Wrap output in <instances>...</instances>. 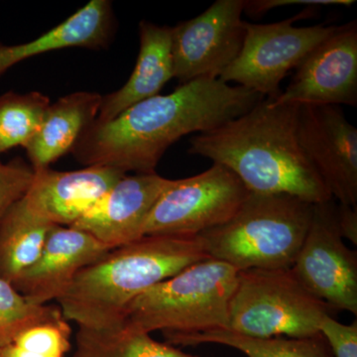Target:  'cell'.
<instances>
[{
    "mask_svg": "<svg viewBox=\"0 0 357 357\" xmlns=\"http://www.w3.org/2000/svg\"><path fill=\"white\" fill-rule=\"evenodd\" d=\"M263 96L220 79H199L155 96L109 121H95L70 153L86 167L155 173L167 149L188 134L204 133L241 116Z\"/></svg>",
    "mask_w": 357,
    "mask_h": 357,
    "instance_id": "6da1fadb",
    "label": "cell"
},
{
    "mask_svg": "<svg viewBox=\"0 0 357 357\" xmlns=\"http://www.w3.org/2000/svg\"><path fill=\"white\" fill-rule=\"evenodd\" d=\"M300 105L264 98L248 112L190 141L188 153L236 174L253 194H287L312 204L332 195L301 147Z\"/></svg>",
    "mask_w": 357,
    "mask_h": 357,
    "instance_id": "7a4b0ae2",
    "label": "cell"
},
{
    "mask_svg": "<svg viewBox=\"0 0 357 357\" xmlns=\"http://www.w3.org/2000/svg\"><path fill=\"white\" fill-rule=\"evenodd\" d=\"M208 258L199 236H144L112 249L79 271L58 300L61 312L79 328L121 325L129 305L141 294Z\"/></svg>",
    "mask_w": 357,
    "mask_h": 357,
    "instance_id": "3957f363",
    "label": "cell"
},
{
    "mask_svg": "<svg viewBox=\"0 0 357 357\" xmlns=\"http://www.w3.org/2000/svg\"><path fill=\"white\" fill-rule=\"evenodd\" d=\"M314 204L287 194H253L236 215L199 234L206 255L237 271L288 269L307 236Z\"/></svg>",
    "mask_w": 357,
    "mask_h": 357,
    "instance_id": "277c9868",
    "label": "cell"
},
{
    "mask_svg": "<svg viewBox=\"0 0 357 357\" xmlns=\"http://www.w3.org/2000/svg\"><path fill=\"white\" fill-rule=\"evenodd\" d=\"M238 271L208 258L141 294L129 305L126 321L166 340L229 328V304Z\"/></svg>",
    "mask_w": 357,
    "mask_h": 357,
    "instance_id": "5b68a950",
    "label": "cell"
},
{
    "mask_svg": "<svg viewBox=\"0 0 357 357\" xmlns=\"http://www.w3.org/2000/svg\"><path fill=\"white\" fill-rule=\"evenodd\" d=\"M330 311L291 268L245 270L237 274L227 330L258 338L314 337Z\"/></svg>",
    "mask_w": 357,
    "mask_h": 357,
    "instance_id": "8992f818",
    "label": "cell"
},
{
    "mask_svg": "<svg viewBox=\"0 0 357 357\" xmlns=\"http://www.w3.org/2000/svg\"><path fill=\"white\" fill-rule=\"evenodd\" d=\"M248 194L236 174L213 163L199 175L174 180L154 204L144 236H198L229 222Z\"/></svg>",
    "mask_w": 357,
    "mask_h": 357,
    "instance_id": "52a82bcc",
    "label": "cell"
},
{
    "mask_svg": "<svg viewBox=\"0 0 357 357\" xmlns=\"http://www.w3.org/2000/svg\"><path fill=\"white\" fill-rule=\"evenodd\" d=\"M312 15L307 9L270 24L246 23L243 48L220 79L251 89L263 98H277L282 91L281 82L290 70L296 69L314 47L337 30L335 25L294 26L296 21Z\"/></svg>",
    "mask_w": 357,
    "mask_h": 357,
    "instance_id": "ba28073f",
    "label": "cell"
},
{
    "mask_svg": "<svg viewBox=\"0 0 357 357\" xmlns=\"http://www.w3.org/2000/svg\"><path fill=\"white\" fill-rule=\"evenodd\" d=\"M335 208L333 199L314 204L311 225L291 269L331 309L357 314V253L338 232Z\"/></svg>",
    "mask_w": 357,
    "mask_h": 357,
    "instance_id": "9c48e42d",
    "label": "cell"
},
{
    "mask_svg": "<svg viewBox=\"0 0 357 357\" xmlns=\"http://www.w3.org/2000/svg\"><path fill=\"white\" fill-rule=\"evenodd\" d=\"M244 0H218L192 20L172 27L174 77L181 84L220 79L245 38Z\"/></svg>",
    "mask_w": 357,
    "mask_h": 357,
    "instance_id": "30bf717a",
    "label": "cell"
},
{
    "mask_svg": "<svg viewBox=\"0 0 357 357\" xmlns=\"http://www.w3.org/2000/svg\"><path fill=\"white\" fill-rule=\"evenodd\" d=\"M298 139L338 204L357 206V129L338 105H300Z\"/></svg>",
    "mask_w": 357,
    "mask_h": 357,
    "instance_id": "8fae6325",
    "label": "cell"
},
{
    "mask_svg": "<svg viewBox=\"0 0 357 357\" xmlns=\"http://www.w3.org/2000/svg\"><path fill=\"white\" fill-rule=\"evenodd\" d=\"M277 103L357 105V22L337 26L296 67Z\"/></svg>",
    "mask_w": 357,
    "mask_h": 357,
    "instance_id": "7c38bea8",
    "label": "cell"
},
{
    "mask_svg": "<svg viewBox=\"0 0 357 357\" xmlns=\"http://www.w3.org/2000/svg\"><path fill=\"white\" fill-rule=\"evenodd\" d=\"M173 182L156 173L126 175L70 227L109 249L138 241L154 204Z\"/></svg>",
    "mask_w": 357,
    "mask_h": 357,
    "instance_id": "4fadbf2b",
    "label": "cell"
},
{
    "mask_svg": "<svg viewBox=\"0 0 357 357\" xmlns=\"http://www.w3.org/2000/svg\"><path fill=\"white\" fill-rule=\"evenodd\" d=\"M109 250L88 232L56 225L38 259L13 285L32 304L44 306L60 299L79 271Z\"/></svg>",
    "mask_w": 357,
    "mask_h": 357,
    "instance_id": "5bb4252c",
    "label": "cell"
},
{
    "mask_svg": "<svg viewBox=\"0 0 357 357\" xmlns=\"http://www.w3.org/2000/svg\"><path fill=\"white\" fill-rule=\"evenodd\" d=\"M126 174L89 166L77 171H34L24 199L37 215L58 227H72Z\"/></svg>",
    "mask_w": 357,
    "mask_h": 357,
    "instance_id": "9a60e30c",
    "label": "cell"
},
{
    "mask_svg": "<svg viewBox=\"0 0 357 357\" xmlns=\"http://www.w3.org/2000/svg\"><path fill=\"white\" fill-rule=\"evenodd\" d=\"M139 41L132 74L119 91L102 96L96 121H109L136 103L158 96L173 79L172 27L141 21Z\"/></svg>",
    "mask_w": 357,
    "mask_h": 357,
    "instance_id": "2e32d148",
    "label": "cell"
},
{
    "mask_svg": "<svg viewBox=\"0 0 357 357\" xmlns=\"http://www.w3.org/2000/svg\"><path fill=\"white\" fill-rule=\"evenodd\" d=\"M112 33V2L93 0L38 38L23 44H0V77L22 61L48 52L67 48L105 49Z\"/></svg>",
    "mask_w": 357,
    "mask_h": 357,
    "instance_id": "e0dca14e",
    "label": "cell"
},
{
    "mask_svg": "<svg viewBox=\"0 0 357 357\" xmlns=\"http://www.w3.org/2000/svg\"><path fill=\"white\" fill-rule=\"evenodd\" d=\"M102 96L93 91H77L51 103L43 121L24 149L34 171L72 151L82 134L96 121Z\"/></svg>",
    "mask_w": 357,
    "mask_h": 357,
    "instance_id": "ac0fdd59",
    "label": "cell"
},
{
    "mask_svg": "<svg viewBox=\"0 0 357 357\" xmlns=\"http://www.w3.org/2000/svg\"><path fill=\"white\" fill-rule=\"evenodd\" d=\"M56 225L37 215L23 197L0 220V277L13 283L38 259Z\"/></svg>",
    "mask_w": 357,
    "mask_h": 357,
    "instance_id": "d6986e66",
    "label": "cell"
},
{
    "mask_svg": "<svg viewBox=\"0 0 357 357\" xmlns=\"http://www.w3.org/2000/svg\"><path fill=\"white\" fill-rule=\"evenodd\" d=\"M167 344L196 347L204 344H222L241 351L246 357H333L321 333L307 337H246L229 330L177 335L167 338Z\"/></svg>",
    "mask_w": 357,
    "mask_h": 357,
    "instance_id": "ffe728a7",
    "label": "cell"
},
{
    "mask_svg": "<svg viewBox=\"0 0 357 357\" xmlns=\"http://www.w3.org/2000/svg\"><path fill=\"white\" fill-rule=\"evenodd\" d=\"M73 357H195L153 340L128 321L114 328H79Z\"/></svg>",
    "mask_w": 357,
    "mask_h": 357,
    "instance_id": "44dd1931",
    "label": "cell"
},
{
    "mask_svg": "<svg viewBox=\"0 0 357 357\" xmlns=\"http://www.w3.org/2000/svg\"><path fill=\"white\" fill-rule=\"evenodd\" d=\"M50 105V98L39 91L0 96V155L17 146L25 148Z\"/></svg>",
    "mask_w": 357,
    "mask_h": 357,
    "instance_id": "7402d4cb",
    "label": "cell"
},
{
    "mask_svg": "<svg viewBox=\"0 0 357 357\" xmlns=\"http://www.w3.org/2000/svg\"><path fill=\"white\" fill-rule=\"evenodd\" d=\"M70 326L60 307L48 318L26 326L0 344L3 357H64L70 347Z\"/></svg>",
    "mask_w": 357,
    "mask_h": 357,
    "instance_id": "603a6c76",
    "label": "cell"
},
{
    "mask_svg": "<svg viewBox=\"0 0 357 357\" xmlns=\"http://www.w3.org/2000/svg\"><path fill=\"white\" fill-rule=\"evenodd\" d=\"M59 307L32 304L15 287L0 277V344L26 326L48 318Z\"/></svg>",
    "mask_w": 357,
    "mask_h": 357,
    "instance_id": "cb8c5ba5",
    "label": "cell"
},
{
    "mask_svg": "<svg viewBox=\"0 0 357 357\" xmlns=\"http://www.w3.org/2000/svg\"><path fill=\"white\" fill-rule=\"evenodd\" d=\"M34 178V170L16 158L8 163L0 161V220L14 204L27 194Z\"/></svg>",
    "mask_w": 357,
    "mask_h": 357,
    "instance_id": "d4e9b609",
    "label": "cell"
},
{
    "mask_svg": "<svg viewBox=\"0 0 357 357\" xmlns=\"http://www.w3.org/2000/svg\"><path fill=\"white\" fill-rule=\"evenodd\" d=\"M319 332L325 338L333 357H357V321L344 325L326 314L321 319Z\"/></svg>",
    "mask_w": 357,
    "mask_h": 357,
    "instance_id": "484cf974",
    "label": "cell"
},
{
    "mask_svg": "<svg viewBox=\"0 0 357 357\" xmlns=\"http://www.w3.org/2000/svg\"><path fill=\"white\" fill-rule=\"evenodd\" d=\"M352 0H244L243 13L249 16H261L277 7L304 4V6H351Z\"/></svg>",
    "mask_w": 357,
    "mask_h": 357,
    "instance_id": "4316f807",
    "label": "cell"
},
{
    "mask_svg": "<svg viewBox=\"0 0 357 357\" xmlns=\"http://www.w3.org/2000/svg\"><path fill=\"white\" fill-rule=\"evenodd\" d=\"M335 220L338 232L342 239H347L354 245L357 244V208L349 204H337Z\"/></svg>",
    "mask_w": 357,
    "mask_h": 357,
    "instance_id": "83f0119b",
    "label": "cell"
},
{
    "mask_svg": "<svg viewBox=\"0 0 357 357\" xmlns=\"http://www.w3.org/2000/svg\"><path fill=\"white\" fill-rule=\"evenodd\" d=\"M0 357H3V356H2L1 349H0Z\"/></svg>",
    "mask_w": 357,
    "mask_h": 357,
    "instance_id": "f1b7e54d",
    "label": "cell"
}]
</instances>
